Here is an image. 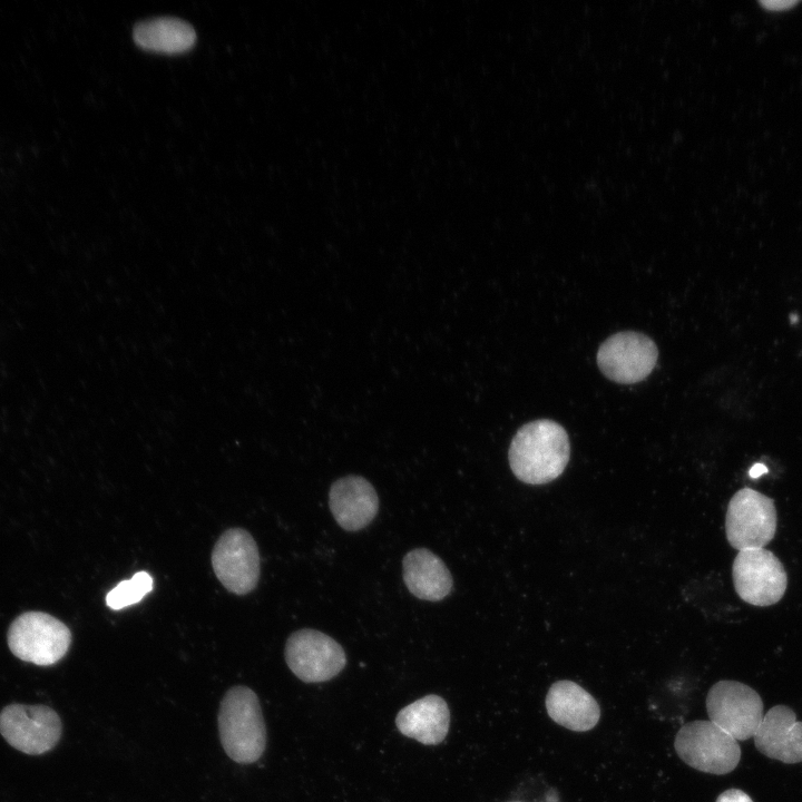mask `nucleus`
<instances>
[{
	"label": "nucleus",
	"instance_id": "nucleus-1",
	"mask_svg": "<svg viewBox=\"0 0 802 802\" xmlns=\"http://www.w3.org/2000/svg\"><path fill=\"white\" fill-rule=\"evenodd\" d=\"M570 454L566 430L551 420H536L515 434L509 452L514 475L528 485H545L565 470Z\"/></svg>",
	"mask_w": 802,
	"mask_h": 802
},
{
	"label": "nucleus",
	"instance_id": "nucleus-2",
	"mask_svg": "<svg viewBox=\"0 0 802 802\" xmlns=\"http://www.w3.org/2000/svg\"><path fill=\"white\" fill-rule=\"evenodd\" d=\"M217 721L221 744L233 761L251 764L262 756L266 727L257 695L251 688H229L221 701Z\"/></svg>",
	"mask_w": 802,
	"mask_h": 802
},
{
	"label": "nucleus",
	"instance_id": "nucleus-3",
	"mask_svg": "<svg viewBox=\"0 0 802 802\" xmlns=\"http://www.w3.org/2000/svg\"><path fill=\"white\" fill-rule=\"evenodd\" d=\"M674 746L686 764L711 774L730 773L741 759L737 741L711 721H693L683 725Z\"/></svg>",
	"mask_w": 802,
	"mask_h": 802
},
{
	"label": "nucleus",
	"instance_id": "nucleus-4",
	"mask_svg": "<svg viewBox=\"0 0 802 802\" xmlns=\"http://www.w3.org/2000/svg\"><path fill=\"white\" fill-rule=\"evenodd\" d=\"M71 643L69 628L41 612L17 617L8 632V645L18 658L40 666L53 665L67 653Z\"/></svg>",
	"mask_w": 802,
	"mask_h": 802
},
{
	"label": "nucleus",
	"instance_id": "nucleus-5",
	"mask_svg": "<svg viewBox=\"0 0 802 802\" xmlns=\"http://www.w3.org/2000/svg\"><path fill=\"white\" fill-rule=\"evenodd\" d=\"M776 530L773 499L750 488L736 491L731 498L725 531L728 544L740 550L763 548Z\"/></svg>",
	"mask_w": 802,
	"mask_h": 802
},
{
	"label": "nucleus",
	"instance_id": "nucleus-6",
	"mask_svg": "<svg viewBox=\"0 0 802 802\" xmlns=\"http://www.w3.org/2000/svg\"><path fill=\"white\" fill-rule=\"evenodd\" d=\"M710 721L736 741L754 736L763 718L761 696L750 686L736 681H720L706 696Z\"/></svg>",
	"mask_w": 802,
	"mask_h": 802
},
{
	"label": "nucleus",
	"instance_id": "nucleus-7",
	"mask_svg": "<svg viewBox=\"0 0 802 802\" xmlns=\"http://www.w3.org/2000/svg\"><path fill=\"white\" fill-rule=\"evenodd\" d=\"M732 577L740 598L760 607L777 603L788 585L782 563L764 548L740 550L733 561Z\"/></svg>",
	"mask_w": 802,
	"mask_h": 802
},
{
	"label": "nucleus",
	"instance_id": "nucleus-8",
	"mask_svg": "<svg viewBox=\"0 0 802 802\" xmlns=\"http://www.w3.org/2000/svg\"><path fill=\"white\" fill-rule=\"evenodd\" d=\"M61 732L60 717L46 705L10 704L0 712V734L12 747L29 755L53 749Z\"/></svg>",
	"mask_w": 802,
	"mask_h": 802
},
{
	"label": "nucleus",
	"instance_id": "nucleus-9",
	"mask_svg": "<svg viewBox=\"0 0 802 802\" xmlns=\"http://www.w3.org/2000/svg\"><path fill=\"white\" fill-rule=\"evenodd\" d=\"M284 654L290 669L305 683L329 681L346 664L344 649L335 639L310 628L292 633Z\"/></svg>",
	"mask_w": 802,
	"mask_h": 802
},
{
	"label": "nucleus",
	"instance_id": "nucleus-10",
	"mask_svg": "<svg viewBox=\"0 0 802 802\" xmlns=\"http://www.w3.org/2000/svg\"><path fill=\"white\" fill-rule=\"evenodd\" d=\"M212 566L228 591L236 595L252 591L260 577V555L252 535L242 528L223 532L213 548Z\"/></svg>",
	"mask_w": 802,
	"mask_h": 802
},
{
	"label": "nucleus",
	"instance_id": "nucleus-11",
	"mask_svg": "<svg viewBox=\"0 0 802 802\" xmlns=\"http://www.w3.org/2000/svg\"><path fill=\"white\" fill-rule=\"evenodd\" d=\"M658 358L652 339L638 332H619L609 336L597 352V364L609 380L636 383L654 369Z\"/></svg>",
	"mask_w": 802,
	"mask_h": 802
},
{
	"label": "nucleus",
	"instance_id": "nucleus-12",
	"mask_svg": "<svg viewBox=\"0 0 802 802\" xmlns=\"http://www.w3.org/2000/svg\"><path fill=\"white\" fill-rule=\"evenodd\" d=\"M329 506L341 528L346 531H358L366 527L376 516L379 498L366 479L349 475L331 486Z\"/></svg>",
	"mask_w": 802,
	"mask_h": 802
},
{
	"label": "nucleus",
	"instance_id": "nucleus-13",
	"mask_svg": "<svg viewBox=\"0 0 802 802\" xmlns=\"http://www.w3.org/2000/svg\"><path fill=\"white\" fill-rule=\"evenodd\" d=\"M753 737L755 747L767 757L789 764L802 762V722L789 706L770 708Z\"/></svg>",
	"mask_w": 802,
	"mask_h": 802
},
{
	"label": "nucleus",
	"instance_id": "nucleus-14",
	"mask_svg": "<svg viewBox=\"0 0 802 802\" xmlns=\"http://www.w3.org/2000/svg\"><path fill=\"white\" fill-rule=\"evenodd\" d=\"M546 710L554 722L576 732L593 728L600 717L596 700L571 681H558L550 686Z\"/></svg>",
	"mask_w": 802,
	"mask_h": 802
},
{
	"label": "nucleus",
	"instance_id": "nucleus-15",
	"mask_svg": "<svg viewBox=\"0 0 802 802\" xmlns=\"http://www.w3.org/2000/svg\"><path fill=\"white\" fill-rule=\"evenodd\" d=\"M407 588L419 599L438 602L447 597L453 586L452 576L444 563L431 550L417 548L402 560Z\"/></svg>",
	"mask_w": 802,
	"mask_h": 802
},
{
	"label": "nucleus",
	"instance_id": "nucleus-16",
	"mask_svg": "<svg viewBox=\"0 0 802 802\" xmlns=\"http://www.w3.org/2000/svg\"><path fill=\"white\" fill-rule=\"evenodd\" d=\"M449 723L448 705L438 695H427L409 704L395 718L397 727L403 735L426 745L442 742L448 734Z\"/></svg>",
	"mask_w": 802,
	"mask_h": 802
},
{
	"label": "nucleus",
	"instance_id": "nucleus-17",
	"mask_svg": "<svg viewBox=\"0 0 802 802\" xmlns=\"http://www.w3.org/2000/svg\"><path fill=\"white\" fill-rule=\"evenodd\" d=\"M134 40L147 50L178 53L194 45L196 33L193 27L182 19L162 17L137 23L134 28Z\"/></svg>",
	"mask_w": 802,
	"mask_h": 802
},
{
	"label": "nucleus",
	"instance_id": "nucleus-18",
	"mask_svg": "<svg viewBox=\"0 0 802 802\" xmlns=\"http://www.w3.org/2000/svg\"><path fill=\"white\" fill-rule=\"evenodd\" d=\"M153 584V577L147 571H138L130 579L120 581L107 594V606L119 610L137 604L151 591Z\"/></svg>",
	"mask_w": 802,
	"mask_h": 802
},
{
	"label": "nucleus",
	"instance_id": "nucleus-19",
	"mask_svg": "<svg viewBox=\"0 0 802 802\" xmlns=\"http://www.w3.org/2000/svg\"><path fill=\"white\" fill-rule=\"evenodd\" d=\"M716 802H753L745 792L737 789H730L721 793Z\"/></svg>",
	"mask_w": 802,
	"mask_h": 802
},
{
	"label": "nucleus",
	"instance_id": "nucleus-20",
	"mask_svg": "<svg viewBox=\"0 0 802 802\" xmlns=\"http://www.w3.org/2000/svg\"><path fill=\"white\" fill-rule=\"evenodd\" d=\"M793 3L794 2H792V1H772V2L765 1V2H763V4L765 7H767L769 9H781V8L792 6Z\"/></svg>",
	"mask_w": 802,
	"mask_h": 802
},
{
	"label": "nucleus",
	"instance_id": "nucleus-21",
	"mask_svg": "<svg viewBox=\"0 0 802 802\" xmlns=\"http://www.w3.org/2000/svg\"><path fill=\"white\" fill-rule=\"evenodd\" d=\"M766 471H767V468L765 466H763L762 463H756L751 468L749 473L752 478H757Z\"/></svg>",
	"mask_w": 802,
	"mask_h": 802
}]
</instances>
